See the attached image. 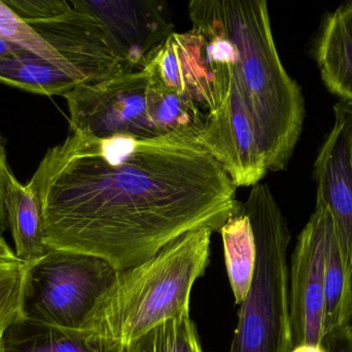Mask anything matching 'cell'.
I'll return each mask as SVG.
<instances>
[{"label":"cell","mask_w":352,"mask_h":352,"mask_svg":"<svg viewBox=\"0 0 352 352\" xmlns=\"http://www.w3.org/2000/svg\"><path fill=\"white\" fill-rule=\"evenodd\" d=\"M80 1L101 23L113 49L134 72L175 32L168 4L162 0Z\"/></svg>","instance_id":"11"},{"label":"cell","mask_w":352,"mask_h":352,"mask_svg":"<svg viewBox=\"0 0 352 352\" xmlns=\"http://www.w3.org/2000/svg\"><path fill=\"white\" fill-rule=\"evenodd\" d=\"M334 125L314 163L316 204L331 216L341 249L352 266V103L334 105Z\"/></svg>","instance_id":"12"},{"label":"cell","mask_w":352,"mask_h":352,"mask_svg":"<svg viewBox=\"0 0 352 352\" xmlns=\"http://www.w3.org/2000/svg\"><path fill=\"white\" fill-rule=\"evenodd\" d=\"M332 229L328 209L316 204L292 256L289 291L293 347L324 342V275Z\"/></svg>","instance_id":"9"},{"label":"cell","mask_w":352,"mask_h":352,"mask_svg":"<svg viewBox=\"0 0 352 352\" xmlns=\"http://www.w3.org/2000/svg\"><path fill=\"white\" fill-rule=\"evenodd\" d=\"M242 210L254 231L256 268L252 285L238 310L230 352H289L287 249L291 231L267 184L252 186Z\"/></svg>","instance_id":"4"},{"label":"cell","mask_w":352,"mask_h":352,"mask_svg":"<svg viewBox=\"0 0 352 352\" xmlns=\"http://www.w3.org/2000/svg\"><path fill=\"white\" fill-rule=\"evenodd\" d=\"M208 227L182 234L150 260L119 271L80 332L127 349L163 322L190 313L197 279L210 258Z\"/></svg>","instance_id":"3"},{"label":"cell","mask_w":352,"mask_h":352,"mask_svg":"<svg viewBox=\"0 0 352 352\" xmlns=\"http://www.w3.org/2000/svg\"><path fill=\"white\" fill-rule=\"evenodd\" d=\"M126 352H204L190 313L167 320L130 345Z\"/></svg>","instance_id":"19"},{"label":"cell","mask_w":352,"mask_h":352,"mask_svg":"<svg viewBox=\"0 0 352 352\" xmlns=\"http://www.w3.org/2000/svg\"><path fill=\"white\" fill-rule=\"evenodd\" d=\"M351 274L333 225L324 275V339L334 331L351 326Z\"/></svg>","instance_id":"18"},{"label":"cell","mask_w":352,"mask_h":352,"mask_svg":"<svg viewBox=\"0 0 352 352\" xmlns=\"http://www.w3.org/2000/svg\"><path fill=\"white\" fill-rule=\"evenodd\" d=\"M63 97L72 132L99 138L162 136L153 120L148 78L144 70L80 85Z\"/></svg>","instance_id":"8"},{"label":"cell","mask_w":352,"mask_h":352,"mask_svg":"<svg viewBox=\"0 0 352 352\" xmlns=\"http://www.w3.org/2000/svg\"><path fill=\"white\" fill-rule=\"evenodd\" d=\"M314 59L328 90L352 103V1L324 17Z\"/></svg>","instance_id":"13"},{"label":"cell","mask_w":352,"mask_h":352,"mask_svg":"<svg viewBox=\"0 0 352 352\" xmlns=\"http://www.w3.org/2000/svg\"><path fill=\"white\" fill-rule=\"evenodd\" d=\"M289 352H330L324 344L296 345Z\"/></svg>","instance_id":"26"},{"label":"cell","mask_w":352,"mask_h":352,"mask_svg":"<svg viewBox=\"0 0 352 352\" xmlns=\"http://www.w3.org/2000/svg\"><path fill=\"white\" fill-rule=\"evenodd\" d=\"M119 270L98 256L50 249L25 265L20 316L64 330L82 331Z\"/></svg>","instance_id":"5"},{"label":"cell","mask_w":352,"mask_h":352,"mask_svg":"<svg viewBox=\"0 0 352 352\" xmlns=\"http://www.w3.org/2000/svg\"><path fill=\"white\" fill-rule=\"evenodd\" d=\"M10 165L6 156L4 142L0 136V236L6 229L8 218H6V206H4V198H6V182L10 173Z\"/></svg>","instance_id":"22"},{"label":"cell","mask_w":352,"mask_h":352,"mask_svg":"<svg viewBox=\"0 0 352 352\" xmlns=\"http://www.w3.org/2000/svg\"><path fill=\"white\" fill-rule=\"evenodd\" d=\"M230 45L217 33L173 32L142 66L148 76L198 107L207 117L221 109L231 88Z\"/></svg>","instance_id":"7"},{"label":"cell","mask_w":352,"mask_h":352,"mask_svg":"<svg viewBox=\"0 0 352 352\" xmlns=\"http://www.w3.org/2000/svg\"><path fill=\"white\" fill-rule=\"evenodd\" d=\"M4 206L19 260L30 265L43 258L50 248L38 194L30 183L19 182L12 172L6 182Z\"/></svg>","instance_id":"14"},{"label":"cell","mask_w":352,"mask_h":352,"mask_svg":"<svg viewBox=\"0 0 352 352\" xmlns=\"http://www.w3.org/2000/svg\"><path fill=\"white\" fill-rule=\"evenodd\" d=\"M29 183L50 249L138 266L182 234L221 231L242 210L221 163L196 138H99L72 132L49 149Z\"/></svg>","instance_id":"1"},{"label":"cell","mask_w":352,"mask_h":352,"mask_svg":"<svg viewBox=\"0 0 352 352\" xmlns=\"http://www.w3.org/2000/svg\"><path fill=\"white\" fill-rule=\"evenodd\" d=\"M0 82L47 96H64L80 85L65 70L28 51L0 58Z\"/></svg>","instance_id":"16"},{"label":"cell","mask_w":352,"mask_h":352,"mask_svg":"<svg viewBox=\"0 0 352 352\" xmlns=\"http://www.w3.org/2000/svg\"><path fill=\"white\" fill-rule=\"evenodd\" d=\"M25 50L21 49L18 45L14 43H8L0 37V58L8 57V56L14 55V54L21 53Z\"/></svg>","instance_id":"25"},{"label":"cell","mask_w":352,"mask_h":352,"mask_svg":"<svg viewBox=\"0 0 352 352\" xmlns=\"http://www.w3.org/2000/svg\"><path fill=\"white\" fill-rule=\"evenodd\" d=\"M4 2L65 59L86 84L134 72L113 49L101 23L80 0Z\"/></svg>","instance_id":"6"},{"label":"cell","mask_w":352,"mask_h":352,"mask_svg":"<svg viewBox=\"0 0 352 352\" xmlns=\"http://www.w3.org/2000/svg\"><path fill=\"white\" fill-rule=\"evenodd\" d=\"M0 37L55 64L74 76L80 85L86 84L84 79L61 57L32 27L29 26L8 4L0 0Z\"/></svg>","instance_id":"20"},{"label":"cell","mask_w":352,"mask_h":352,"mask_svg":"<svg viewBox=\"0 0 352 352\" xmlns=\"http://www.w3.org/2000/svg\"><path fill=\"white\" fill-rule=\"evenodd\" d=\"M219 234L223 238L228 277L236 305L248 296L256 268V247L250 218L243 210L232 215Z\"/></svg>","instance_id":"17"},{"label":"cell","mask_w":352,"mask_h":352,"mask_svg":"<svg viewBox=\"0 0 352 352\" xmlns=\"http://www.w3.org/2000/svg\"><path fill=\"white\" fill-rule=\"evenodd\" d=\"M0 352H2V349H1V339H0Z\"/></svg>","instance_id":"27"},{"label":"cell","mask_w":352,"mask_h":352,"mask_svg":"<svg viewBox=\"0 0 352 352\" xmlns=\"http://www.w3.org/2000/svg\"><path fill=\"white\" fill-rule=\"evenodd\" d=\"M197 140L221 163L236 187H252L269 172L254 120L232 74L227 101L207 117Z\"/></svg>","instance_id":"10"},{"label":"cell","mask_w":352,"mask_h":352,"mask_svg":"<svg viewBox=\"0 0 352 352\" xmlns=\"http://www.w3.org/2000/svg\"><path fill=\"white\" fill-rule=\"evenodd\" d=\"M2 352H126V347L89 338L80 331L64 330L19 316L1 338Z\"/></svg>","instance_id":"15"},{"label":"cell","mask_w":352,"mask_h":352,"mask_svg":"<svg viewBox=\"0 0 352 352\" xmlns=\"http://www.w3.org/2000/svg\"><path fill=\"white\" fill-rule=\"evenodd\" d=\"M19 266H25V265L19 260L16 252L10 249L2 236H0V267Z\"/></svg>","instance_id":"24"},{"label":"cell","mask_w":352,"mask_h":352,"mask_svg":"<svg viewBox=\"0 0 352 352\" xmlns=\"http://www.w3.org/2000/svg\"><path fill=\"white\" fill-rule=\"evenodd\" d=\"M192 28L230 45L231 74L254 120L268 171L287 169L305 120L301 87L277 52L265 0H192Z\"/></svg>","instance_id":"2"},{"label":"cell","mask_w":352,"mask_h":352,"mask_svg":"<svg viewBox=\"0 0 352 352\" xmlns=\"http://www.w3.org/2000/svg\"><path fill=\"white\" fill-rule=\"evenodd\" d=\"M322 344L330 352H352V330L351 326L339 329L329 334Z\"/></svg>","instance_id":"23"},{"label":"cell","mask_w":352,"mask_h":352,"mask_svg":"<svg viewBox=\"0 0 352 352\" xmlns=\"http://www.w3.org/2000/svg\"><path fill=\"white\" fill-rule=\"evenodd\" d=\"M24 267H0V339L20 316Z\"/></svg>","instance_id":"21"}]
</instances>
